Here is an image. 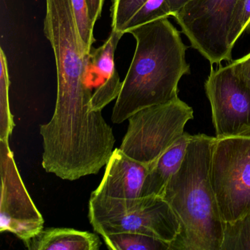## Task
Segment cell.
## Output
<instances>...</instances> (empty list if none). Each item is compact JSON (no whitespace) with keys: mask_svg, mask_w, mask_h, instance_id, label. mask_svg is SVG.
Returning a JSON list of instances; mask_svg holds the SVG:
<instances>
[{"mask_svg":"<svg viewBox=\"0 0 250 250\" xmlns=\"http://www.w3.org/2000/svg\"><path fill=\"white\" fill-rule=\"evenodd\" d=\"M0 140H9L15 124L10 109L8 62L2 49L0 50Z\"/></svg>","mask_w":250,"mask_h":250,"instance_id":"15","label":"cell"},{"mask_svg":"<svg viewBox=\"0 0 250 250\" xmlns=\"http://www.w3.org/2000/svg\"><path fill=\"white\" fill-rule=\"evenodd\" d=\"M191 136L184 132L152 165L145 180L141 197L161 196L168 181L181 167Z\"/></svg>","mask_w":250,"mask_h":250,"instance_id":"13","label":"cell"},{"mask_svg":"<svg viewBox=\"0 0 250 250\" xmlns=\"http://www.w3.org/2000/svg\"><path fill=\"white\" fill-rule=\"evenodd\" d=\"M250 27V0H241L231 23L229 43L234 47L243 33Z\"/></svg>","mask_w":250,"mask_h":250,"instance_id":"20","label":"cell"},{"mask_svg":"<svg viewBox=\"0 0 250 250\" xmlns=\"http://www.w3.org/2000/svg\"><path fill=\"white\" fill-rule=\"evenodd\" d=\"M44 33L56 62L58 92L52 119L41 125L45 139L65 147L90 146L109 129L102 112L91 108L89 55L83 48L71 0H46Z\"/></svg>","mask_w":250,"mask_h":250,"instance_id":"1","label":"cell"},{"mask_svg":"<svg viewBox=\"0 0 250 250\" xmlns=\"http://www.w3.org/2000/svg\"><path fill=\"white\" fill-rule=\"evenodd\" d=\"M106 247L112 250H170L165 241L138 232H118L102 236Z\"/></svg>","mask_w":250,"mask_h":250,"instance_id":"14","label":"cell"},{"mask_svg":"<svg viewBox=\"0 0 250 250\" xmlns=\"http://www.w3.org/2000/svg\"><path fill=\"white\" fill-rule=\"evenodd\" d=\"M135 39V52L112 114L122 124L138 111L178 97V84L190 73L187 46L168 18L128 30Z\"/></svg>","mask_w":250,"mask_h":250,"instance_id":"2","label":"cell"},{"mask_svg":"<svg viewBox=\"0 0 250 250\" xmlns=\"http://www.w3.org/2000/svg\"><path fill=\"white\" fill-rule=\"evenodd\" d=\"M105 0H87L89 15L93 24H96L102 14Z\"/></svg>","mask_w":250,"mask_h":250,"instance_id":"22","label":"cell"},{"mask_svg":"<svg viewBox=\"0 0 250 250\" xmlns=\"http://www.w3.org/2000/svg\"><path fill=\"white\" fill-rule=\"evenodd\" d=\"M172 16L166 0H149L148 2L131 19L125 28V33L128 30L160 19L168 18Z\"/></svg>","mask_w":250,"mask_h":250,"instance_id":"19","label":"cell"},{"mask_svg":"<svg viewBox=\"0 0 250 250\" xmlns=\"http://www.w3.org/2000/svg\"><path fill=\"white\" fill-rule=\"evenodd\" d=\"M23 243L30 250H99L102 246L96 233L60 228L43 229Z\"/></svg>","mask_w":250,"mask_h":250,"instance_id":"12","label":"cell"},{"mask_svg":"<svg viewBox=\"0 0 250 250\" xmlns=\"http://www.w3.org/2000/svg\"><path fill=\"white\" fill-rule=\"evenodd\" d=\"M79 34L86 53L89 55L94 43V25L89 15L87 0H71Z\"/></svg>","mask_w":250,"mask_h":250,"instance_id":"18","label":"cell"},{"mask_svg":"<svg viewBox=\"0 0 250 250\" xmlns=\"http://www.w3.org/2000/svg\"><path fill=\"white\" fill-rule=\"evenodd\" d=\"M220 250H250V213L232 223H225Z\"/></svg>","mask_w":250,"mask_h":250,"instance_id":"16","label":"cell"},{"mask_svg":"<svg viewBox=\"0 0 250 250\" xmlns=\"http://www.w3.org/2000/svg\"><path fill=\"white\" fill-rule=\"evenodd\" d=\"M149 0H113L112 8V28L125 34L131 19Z\"/></svg>","mask_w":250,"mask_h":250,"instance_id":"17","label":"cell"},{"mask_svg":"<svg viewBox=\"0 0 250 250\" xmlns=\"http://www.w3.org/2000/svg\"><path fill=\"white\" fill-rule=\"evenodd\" d=\"M193 118L192 108L179 97L144 108L128 118L119 148L131 159L151 167L184 134L186 124Z\"/></svg>","mask_w":250,"mask_h":250,"instance_id":"5","label":"cell"},{"mask_svg":"<svg viewBox=\"0 0 250 250\" xmlns=\"http://www.w3.org/2000/svg\"><path fill=\"white\" fill-rule=\"evenodd\" d=\"M241 0H192L174 17L191 46L211 65L231 61V23Z\"/></svg>","mask_w":250,"mask_h":250,"instance_id":"7","label":"cell"},{"mask_svg":"<svg viewBox=\"0 0 250 250\" xmlns=\"http://www.w3.org/2000/svg\"><path fill=\"white\" fill-rule=\"evenodd\" d=\"M216 138L250 132V90L232 65L211 69L205 83Z\"/></svg>","mask_w":250,"mask_h":250,"instance_id":"9","label":"cell"},{"mask_svg":"<svg viewBox=\"0 0 250 250\" xmlns=\"http://www.w3.org/2000/svg\"><path fill=\"white\" fill-rule=\"evenodd\" d=\"M88 218L99 235L138 232L174 242L181 224L167 202L160 196L118 200L90 196Z\"/></svg>","mask_w":250,"mask_h":250,"instance_id":"4","label":"cell"},{"mask_svg":"<svg viewBox=\"0 0 250 250\" xmlns=\"http://www.w3.org/2000/svg\"><path fill=\"white\" fill-rule=\"evenodd\" d=\"M192 0H166L167 3L170 9L172 17L175 15L180 10Z\"/></svg>","mask_w":250,"mask_h":250,"instance_id":"23","label":"cell"},{"mask_svg":"<svg viewBox=\"0 0 250 250\" xmlns=\"http://www.w3.org/2000/svg\"><path fill=\"white\" fill-rule=\"evenodd\" d=\"M215 139L203 134L191 136L181 167L161 194L181 224L170 250H220L222 247L225 222L210 179Z\"/></svg>","mask_w":250,"mask_h":250,"instance_id":"3","label":"cell"},{"mask_svg":"<svg viewBox=\"0 0 250 250\" xmlns=\"http://www.w3.org/2000/svg\"><path fill=\"white\" fill-rule=\"evenodd\" d=\"M150 168L131 159L121 149H115L106 164L102 182L91 195L118 200L141 197Z\"/></svg>","mask_w":250,"mask_h":250,"instance_id":"11","label":"cell"},{"mask_svg":"<svg viewBox=\"0 0 250 250\" xmlns=\"http://www.w3.org/2000/svg\"><path fill=\"white\" fill-rule=\"evenodd\" d=\"M0 232H11L24 242L43 229L44 219L21 179L9 140H0Z\"/></svg>","mask_w":250,"mask_h":250,"instance_id":"8","label":"cell"},{"mask_svg":"<svg viewBox=\"0 0 250 250\" xmlns=\"http://www.w3.org/2000/svg\"><path fill=\"white\" fill-rule=\"evenodd\" d=\"M124 33L112 30L106 42L100 47H92L89 55L87 82L92 90L91 108L95 112L102 109L117 99L123 83L115 68V53Z\"/></svg>","mask_w":250,"mask_h":250,"instance_id":"10","label":"cell"},{"mask_svg":"<svg viewBox=\"0 0 250 250\" xmlns=\"http://www.w3.org/2000/svg\"><path fill=\"white\" fill-rule=\"evenodd\" d=\"M230 64L235 74L250 90V52L244 58H240Z\"/></svg>","mask_w":250,"mask_h":250,"instance_id":"21","label":"cell"},{"mask_svg":"<svg viewBox=\"0 0 250 250\" xmlns=\"http://www.w3.org/2000/svg\"><path fill=\"white\" fill-rule=\"evenodd\" d=\"M210 179L225 223L250 213V132L215 139Z\"/></svg>","mask_w":250,"mask_h":250,"instance_id":"6","label":"cell"}]
</instances>
